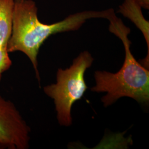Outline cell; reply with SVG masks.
I'll use <instances>...</instances> for the list:
<instances>
[{
    "label": "cell",
    "mask_w": 149,
    "mask_h": 149,
    "mask_svg": "<svg viewBox=\"0 0 149 149\" xmlns=\"http://www.w3.org/2000/svg\"><path fill=\"white\" fill-rule=\"evenodd\" d=\"M93 60L88 52H82L74 60L70 68L58 69L56 84L44 87V93L54 100L60 125L69 127L72 124L71 108L76 102L81 99L87 89L84 76Z\"/></svg>",
    "instance_id": "obj_3"
},
{
    "label": "cell",
    "mask_w": 149,
    "mask_h": 149,
    "mask_svg": "<svg viewBox=\"0 0 149 149\" xmlns=\"http://www.w3.org/2000/svg\"><path fill=\"white\" fill-rule=\"evenodd\" d=\"M3 149V148H2V146L0 145V149Z\"/></svg>",
    "instance_id": "obj_9"
},
{
    "label": "cell",
    "mask_w": 149,
    "mask_h": 149,
    "mask_svg": "<svg viewBox=\"0 0 149 149\" xmlns=\"http://www.w3.org/2000/svg\"><path fill=\"white\" fill-rule=\"evenodd\" d=\"M142 8L145 10L149 9V0H138Z\"/></svg>",
    "instance_id": "obj_8"
},
{
    "label": "cell",
    "mask_w": 149,
    "mask_h": 149,
    "mask_svg": "<svg viewBox=\"0 0 149 149\" xmlns=\"http://www.w3.org/2000/svg\"><path fill=\"white\" fill-rule=\"evenodd\" d=\"M113 9L103 11H85L70 15L64 20L45 24L38 17V8L32 0H15L11 37L7 44L8 52H21L32 63L39 82L37 57L43 43L52 35L80 29L86 22L92 18L110 19L115 15Z\"/></svg>",
    "instance_id": "obj_1"
},
{
    "label": "cell",
    "mask_w": 149,
    "mask_h": 149,
    "mask_svg": "<svg viewBox=\"0 0 149 149\" xmlns=\"http://www.w3.org/2000/svg\"><path fill=\"white\" fill-rule=\"evenodd\" d=\"M12 62L9 56L7 45L0 46V81L2 74L11 68Z\"/></svg>",
    "instance_id": "obj_7"
},
{
    "label": "cell",
    "mask_w": 149,
    "mask_h": 149,
    "mask_svg": "<svg viewBox=\"0 0 149 149\" xmlns=\"http://www.w3.org/2000/svg\"><path fill=\"white\" fill-rule=\"evenodd\" d=\"M108 21L110 22L109 31L122 41L125 49V59L122 68L116 73L96 71V86L91 91L106 93L102 98L106 107L124 97L147 104L149 102V71L136 61L131 52V42L128 37L130 29L116 15Z\"/></svg>",
    "instance_id": "obj_2"
},
{
    "label": "cell",
    "mask_w": 149,
    "mask_h": 149,
    "mask_svg": "<svg viewBox=\"0 0 149 149\" xmlns=\"http://www.w3.org/2000/svg\"><path fill=\"white\" fill-rule=\"evenodd\" d=\"M142 7L138 0H124L119 6L118 12L130 19L142 32L148 46V56L145 59L144 65L149 67V22L143 15Z\"/></svg>",
    "instance_id": "obj_5"
},
{
    "label": "cell",
    "mask_w": 149,
    "mask_h": 149,
    "mask_svg": "<svg viewBox=\"0 0 149 149\" xmlns=\"http://www.w3.org/2000/svg\"><path fill=\"white\" fill-rule=\"evenodd\" d=\"M15 0H0V46L7 45L11 37Z\"/></svg>",
    "instance_id": "obj_6"
},
{
    "label": "cell",
    "mask_w": 149,
    "mask_h": 149,
    "mask_svg": "<svg viewBox=\"0 0 149 149\" xmlns=\"http://www.w3.org/2000/svg\"><path fill=\"white\" fill-rule=\"evenodd\" d=\"M30 132L15 104L0 95V145L3 148L28 149Z\"/></svg>",
    "instance_id": "obj_4"
}]
</instances>
